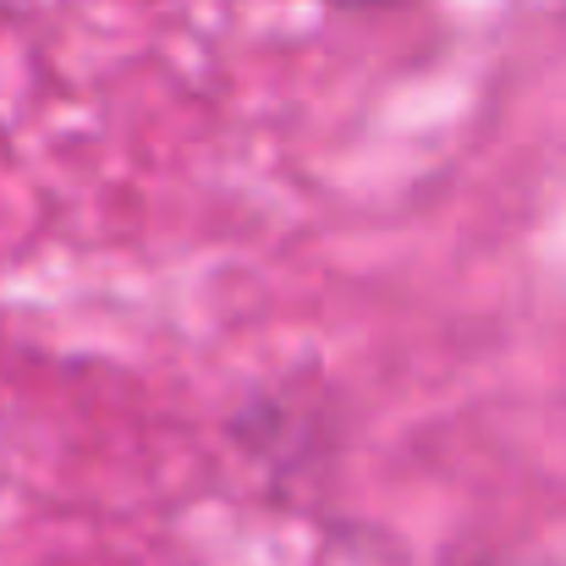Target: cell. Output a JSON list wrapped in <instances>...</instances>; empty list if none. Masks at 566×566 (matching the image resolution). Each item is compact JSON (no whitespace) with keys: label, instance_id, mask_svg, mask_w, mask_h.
Here are the masks:
<instances>
[{"label":"cell","instance_id":"6da1fadb","mask_svg":"<svg viewBox=\"0 0 566 566\" xmlns=\"http://www.w3.org/2000/svg\"><path fill=\"white\" fill-rule=\"evenodd\" d=\"M331 11H385V6H401V0H325Z\"/></svg>","mask_w":566,"mask_h":566}]
</instances>
